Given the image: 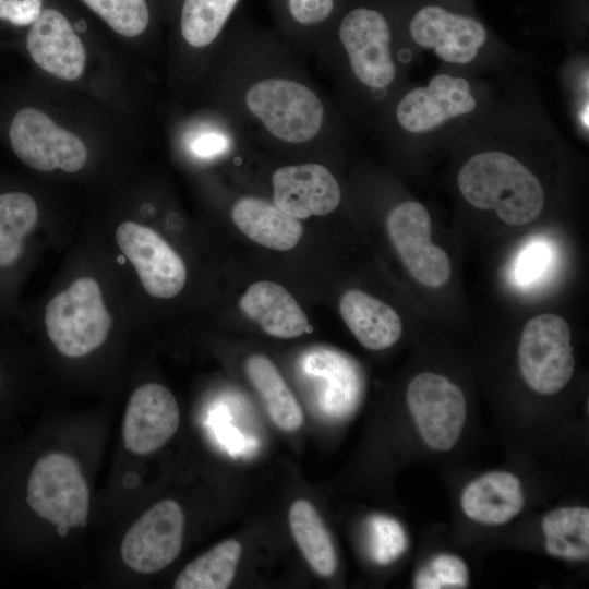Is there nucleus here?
Segmentation results:
<instances>
[{
    "mask_svg": "<svg viewBox=\"0 0 589 589\" xmlns=\"http://www.w3.org/2000/svg\"><path fill=\"white\" fill-rule=\"evenodd\" d=\"M457 183L470 205L494 211L507 225L534 220L544 205L539 179L518 159L500 151L473 155L461 167Z\"/></svg>",
    "mask_w": 589,
    "mask_h": 589,
    "instance_id": "f257e3e1",
    "label": "nucleus"
},
{
    "mask_svg": "<svg viewBox=\"0 0 589 589\" xmlns=\"http://www.w3.org/2000/svg\"><path fill=\"white\" fill-rule=\"evenodd\" d=\"M243 104L267 134L287 144L314 140L325 122L321 97L306 84L286 76L255 80L247 87Z\"/></svg>",
    "mask_w": 589,
    "mask_h": 589,
    "instance_id": "f03ea898",
    "label": "nucleus"
},
{
    "mask_svg": "<svg viewBox=\"0 0 589 589\" xmlns=\"http://www.w3.org/2000/svg\"><path fill=\"white\" fill-rule=\"evenodd\" d=\"M45 325L50 340L61 354L80 358L104 344L112 318L98 284L92 278L82 277L48 302Z\"/></svg>",
    "mask_w": 589,
    "mask_h": 589,
    "instance_id": "7ed1b4c3",
    "label": "nucleus"
},
{
    "mask_svg": "<svg viewBox=\"0 0 589 589\" xmlns=\"http://www.w3.org/2000/svg\"><path fill=\"white\" fill-rule=\"evenodd\" d=\"M567 322L552 313L530 318L522 328L518 365L526 384L541 395L562 390L575 371Z\"/></svg>",
    "mask_w": 589,
    "mask_h": 589,
    "instance_id": "20e7f679",
    "label": "nucleus"
},
{
    "mask_svg": "<svg viewBox=\"0 0 589 589\" xmlns=\"http://www.w3.org/2000/svg\"><path fill=\"white\" fill-rule=\"evenodd\" d=\"M27 503L56 526L85 527L89 493L77 461L62 453L38 459L28 478Z\"/></svg>",
    "mask_w": 589,
    "mask_h": 589,
    "instance_id": "39448f33",
    "label": "nucleus"
},
{
    "mask_svg": "<svg viewBox=\"0 0 589 589\" xmlns=\"http://www.w3.org/2000/svg\"><path fill=\"white\" fill-rule=\"evenodd\" d=\"M8 136L15 156L34 170L59 168L76 172L87 160L85 144L37 108L19 109L11 119Z\"/></svg>",
    "mask_w": 589,
    "mask_h": 589,
    "instance_id": "423d86ee",
    "label": "nucleus"
},
{
    "mask_svg": "<svg viewBox=\"0 0 589 589\" xmlns=\"http://www.w3.org/2000/svg\"><path fill=\"white\" fill-rule=\"evenodd\" d=\"M406 400L426 446L438 452L450 450L467 416L462 390L441 374L423 372L408 384Z\"/></svg>",
    "mask_w": 589,
    "mask_h": 589,
    "instance_id": "0eeeda50",
    "label": "nucleus"
},
{
    "mask_svg": "<svg viewBox=\"0 0 589 589\" xmlns=\"http://www.w3.org/2000/svg\"><path fill=\"white\" fill-rule=\"evenodd\" d=\"M339 40L356 79L372 89H384L395 80L390 27L382 13L366 8L348 12L338 29Z\"/></svg>",
    "mask_w": 589,
    "mask_h": 589,
    "instance_id": "6e6552de",
    "label": "nucleus"
},
{
    "mask_svg": "<svg viewBox=\"0 0 589 589\" xmlns=\"http://www.w3.org/2000/svg\"><path fill=\"white\" fill-rule=\"evenodd\" d=\"M389 239L410 274L421 284L438 288L452 273L446 252L431 241V218L419 202L395 206L386 219Z\"/></svg>",
    "mask_w": 589,
    "mask_h": 589,
    "instance_id": "1a4fd4ad",
    "label": "nucleus"
},
{
    "mask_svg": "<svg viewBox=\"0 0 589 589\" xmlns=\"http://www.w3.org/2000/svg\"><path fill=\"white\" fill-rule=\"evenodd\" d=\"M184 514L172 500L152 506L127 531L122 544L123 562L141 574H154L169 566L180 554Z\"/></svg>",
    "mask_w": 589,
    "mask_h": 589,
    "instance_id": "9d476101",
    "label": "nucleus"
},
{
    "mask_svg": "<svg viewBox=\"0 0 589 589\" xmlns=\"http://www.w3.org/2000/svg\"><path fill=\"white\" fill-rule=\"evenodd\" d=\"M116 238L148 294L169 299L182 290L187 280L185 265L159 233L149 227L124 221L117 228Z\"/></svg>",
    "mask_w": 589,
    "mask_h": 589,
    "instance_id": "9b49d317",
    "label": "nucleus"
},
{
    "mask_svg": "<svg viewBox=\"0 0 589 589\" xmlns=\"http://www.w3.org/2000/svg\"><path fill=\"white\" fill-rule=\"evenodd\" d=\"M477 106L467 80L435 75L428 86L409 91L398 103L396 119L410 133L432 131L444 122L474 110Z\"/></svg>",
    "mask_w": 589,
    "mask_h": 589,
    "instance_id": "f8f14e48",
    "label": "nucleus"
},
{
    "mask_svg": "<svg viewBox=\"0 0 589 589\" xmlns=\"http://www.w3.org/2000/svg\"><path fill=\"white\" fill-rule=\"evenodd\" d=\"M180 423L179 406L168 388L157 383L140 386L130 397L122 428L124 446L137 455L164 446Z\"/></svg>",
    "mask_w": 589,
    "mask_h": 589,
    "instance_id": "ddd939ff",
    "label": "nucleus"
},
{
    "mask_svg": "<svg viewBox=\"0 0 589 589\" xmlns=\"http://www.w3.org/2000/svg\"><path fill=\"white\" fill-rule=\"evenodd\" d=\"M273 203L286 214L306 219L334 212L341 200L338 181L323 165H288L272 176Z\"/></svg>",
    "mask_w": 589,
    "mask_h": 589,
    "instance_id": "4468645a",
    "label": "nucleus"
},
{
    "mask_svg": "<svg viewBox=\"0 0 589 589\" xmlns=\"http://www.w3.org/2000/svg\"><path fill=\"white\" fill-rule=\"evenodd\" d=\"M412 39L433 49L445 62H471L486 40V29L471 16L452 13L438 5L420 9L410 22Z\"/></svg>",
    "mask_w": 589,
    "mask_h": 589,
    "instance_id": "2eb2a0df",
    "label": "nucleus"
},
{
    "mask_svg": "<svg viewBox=\"0 0 589 589\" xmlns=\"http://www.w3.org/2000/svg\"><path fill=\"white\" fill-rule=\"evenodd\" d=\"M26 49L40 69L58 79L75 81L84 72V45L68 19L56 9L43 10L31 25Z\"/></svg>",
    "mask_w": 589,
    "mask_h": 589,
    "instance_id": "dca6fc26",
    "label": "nucleus"
},
{
    "mask_svg": "<svg viewBox=\"0 0 589 589\" xmlns=\"http://www.w3.org/2000/svg\"><path fill=\"white\" fill-rule=\"evenodd\" d=\"M239 308L273 337L294 338L309 329V320L299 303L277 283L262 280L250 285Z\"/></svg>",
    "mask_w": 589,
    "mask_h": 589,
    "instance_id": "f3484780",
    "label": "nucleus"
},
{
    "mask_svg": "<svg viewBox=\"0 0 589 589\" xmlns=\"http://www.w3.org/2000/svg\"><path fill=\"white\" fill-rule=\"evenodd\" d=\"M460 504L470 519L484 525H504L524 508L520 480L508 471H491L471 481L462 491Z\"/></svg>",
    "mask_w": 589,
    "mask_h": 589,
    "instance_id": "a211bd4d",
    "label": "nucleus"
},
{
    "mask_svg": "<svg viewBox=\"0 0 589 589\" xmlns=\"http://www.w3.org/2000/svg\"><path fill=\"white\" fill-rule=\"evenodd\" d=\"M339 313L356 339L366 349L389 348L401 336L402 322L398 313L362 290L346 291L339 301Z\"/></svg>",
    "mask_w": 589,
    "mask_h": 589,
    "instance_id": "6ab92c4d",
    "label": "nucleus"
},
{
    "mask_svg": "<svg viewBox=\"0 0 589 589\" xmlns=\"http://www.w3.org/2000/svg\"><path fill=\"white\" fill-rule=\"evenodd\" d=\"M231 219L250 240L276 251L293 249L303 233L299 219L256 196L239 199L231 208Z\"/></svg>",
    "mask_w": 589,
    "mask_h": 589,
    "instance_id": "aec40b11",
    "label": "nucleus"
},
{
    "mask_svg": "<svg viewBox=\"0 0 589 589\" xmlns=\"http://www.w3.org/2000/svg\"><path fill=\"white\" fill-rule=\"evenodd\" d=\"M245 372L272 421L285 432L300 429L304 421L301 406L272 360L253 354L245 362Z\"/></svg>",
    "mask_w": 589,
    "mask_h": 589,
    "instance_id": "412c9836",
    "label": "nucleus"
},
{
    "mask_svg": "<svg viewBox=\"0 0 589 589\" xmlns=\"http://www.w3.org/2000/svg\"><path fill=\"white\" fill-rule=\"evenodd\" d=\"M37 219V203L31 194L19 190L0 192V272L20 264Z\"/></svg>",
    "mask_w": 589,
    "mask_h": 589,
    "instance_id": "4be33fe9",
    "label": "nucleus"
},
{
    "mask_svg": "<svg viewBox=\"0 0 589 589\" xmlns=\"http://www.w3.org/2000/svg\"><path fill=\"white\" fill-rule=\"evenodd\" d=\"M292 538L311 568L322 577H330L337 568V555L330 534L316 508L300 498L288 513Z\"/></svg>",
    "mask_w": 589,
    "mask_h": 589,
    "instance_id": "5701e85b",
    "label": "nucleus"
},
{
    "mask_svg": "<svg viewBox=\"0 0 589 589\" xmlns=\"http://www.w3.org/2000/svg\"><path fill=\"white\" fill-rule=\"evenodd\" d=\"M550 555L584 561L589 556V508L568 506L546 514L541 522Z\"/></svg>",
    "mask_w": 589,
    "mask_h": 589,
    "instance_id": "b1692460",
    "label": "nucleus"
},
{
    "mask_svg": "<svg viewBox=\"0 0 589 589\" xmlns=\"http://www.w3.org/2000/svg\"><path fill=\"white\" fill-rule=\"evenodd\" d=\"M238 540H225L188 564L175 580V589H226L232 582L241 556Z\"/></svg>",
    "mask_w": 589,
    "mask_h": 589,
    "instance_id": "393cba45",
    "label": "nucleus"
},
{
    "mask_svg": "<svg viewBox=\"0 0 589 589\" xmlns=\"http://www.w3.org/2000/svg\"><path fill=\"white\" fill-rule=\"evenodd\" d=\"M239 0H184L181 34L193 48L209 46L223 31Z\"/></svg>",
    "mask_w": 589,
    "mask_h": 589,
    "instance_id": "a878e982",
    "label": "nucleus"
},
{
    "mask_svg": "<svg viewBox=\"0 0 589 589\" xmlns=\"http://www.w3.org/2000/svg\"><path fill=\"white\" fill-rule=\"evenodd\" d=\"M115 32L125 37L141 35L149 23L146 0H82Z\"/></svg>",
    "mask_w": 589,
    "mask_h": 589,
    "instance_id": "bb28decb",
    "label": "nucleus"
},
{
    "mask_svg": "<svg viewBox=\"0 0 589 589\" xmlns=\"http://www.w3.org/2000/svg\"><path fill=\"white\" fill-rule=\"evenodd\" d=\"M469 569L465 561L455 554L441 553L433 556L417 573L413 587L417 589L466 588Z\"/></svg>",
    "mask_w": 589,
    "mask_h": 589,
    "instance_id": "cd10ccee",
    "label": "nucleus"
},
{
    "mask_svg": "<svg viewBox=\"0 0 589 589\" xmlns=\"http://www.w3.org/2000/svg\"><path fill=\"white\" fill-rule=\"evenodd\" d=\"M551 262L550 243L543 240L529 241L522 247L514 262V281L522 287L533 284L549 271Z\"/></svg>",
    "mask_w": 589,
    "mask_h": 589,
    "instance_id": "c85d7f7f",
    "label": "nucleus"
},
{
    "mask_svg": "<svg viewBox=\"0 0 589 589\" xmlns=\"http://www.w3.org/2000/svg\"><path fill=\"white\" fill-rule=\"evenodd\" d=\"M43 11V0H0V20L15 26L32 25Z\"/></svg>",
    "mask_w": 589,
    "mask_h": 589,
    "instance_id": "c756f323",
    "label": "nucleus"
},
{
    "mask_svg": "<svg viewBox=\"0 0 589 589\" xmlns=\"http://www.w3.org/2000/svg\"><path fill=\"white\" fill-rule=\"evenodd\" d=\"M292 19L301 25L311 26L325 21L334 9V0H288Z\"/></svg>",
    "mask_w": 589,
    "mask_h": 589,
    "instance_id": "7c9ffc66",
    "label": "nucleus"
},
{
    "mask_svg": "<svg viewBox=\"0 0 589 589\" xmlns=\"http://www.w3.org/2000/svg\"><path fill=\"white\" fill-rule=\"evenodd\" d=\"M226 148V137L216 133L201 134L191 144V149L195 155L206 158L221 154Z\"/></svg>",
    "mask_w": 589,
    "mask_h": 589,
    "instance_id": "2f4dec72",
    "label": "nucleus"
},
{
    "mask_svg": "<svg viewBox=\"0 0 589 589\" xmlns=\"http://www.w3.org/2000/svg\"><path fill=\"white\" fill-rule=\"evenodd\" d=\"M58 528V533L62 537L67 536L68 531H69V528L65 527V526H57Z\"/></svg>",
    "mask_w": 589,
    "mask_h": 589,
    "instance_id": "473e14b6",
    "label": "nucleus"
}]
</instances>
